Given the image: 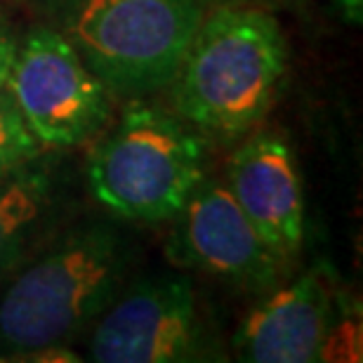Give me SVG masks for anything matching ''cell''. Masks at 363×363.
<instances>
[{
  "label": "cell",
  "instance_id": "1",
  "mask_svg": "<svg viewBox=\"0 0 363 363\" xmlns=\"http://www.w3.org/2000/svg\"><path fill=\"white\" fill-rule=\"evenodd\" d=\"M135 259V245L118 224L90 220L64 229L7 279L0 295V361L71 345L125 288Z\"/></svg>",
  "mask_w": 363,
  "mask_h": 363
},
{
  "label": "cell",
  "instance_id": "13",
  "mask_svg": "<svg viewBox=\"0 0 363 363\" xmlns=\"http://www.w3.org/2000/svg\"><path fill=\"white\" fill-rule=\"evenodd\" d=\"M337 5L340 14L345 17L347 24L361 26L363 24V0H333Z\"/></svg>",
  "mask_w": 363,
  "mask_h": 363
},
{
  "label": "cell",
  "instance_id": "6",
  "mask_svg": "<svg viewBox=\"0 0 363 363\" xmlns=\"http://www.w3.org/2000/svg\"><path fill=\"white\" fill-rule=\"evenodd\" d=\"M5 90L43 147H81L111 116V92L48 24H35L17 43Z\"/></svg>",
  "mask_w": 363,
  "mask_h": 363
},
{
  "label": "cell",
  "instance_id": "7",
  "mask_svg": "<svg viewBox=\"0 0 363 363\" xmlns=\"http://www.w3.org/2000/svg\"><path fill=\"white\" fill-rule=\"evenodd\" d=\"M168 224L165 257L175 269L215 276L252 293L279 286L286 262L257 234L227 182L206 175Z\"/></svg>",
  "mask_w": 363,
  "mask_h": 363
},
{
  "label": "cell",
  "instance_id": "4",
  "mask_svg": "<svg viewBox=\"0 0 363 363\" xmlns=\"http://www.w3.org/2000/svg\"><path fill=\"white\" fill-rule=\"evenodd\" d=\"M48 26L67 38L111 97L168 90L206 12L203 0H45Z\"/></svg>",
  "mask_w": 363,
  "mask_h": 363
},
{
  "label": "cell",
  "instance_id": "2",
  "mask_svg": "<svg viewBox=\"0 0 363 363\" xmlns=\"http://www.w3.org/2000/svg\"><path fill=\"white\" fill-rule=\"evenodd\" d=\"M288 74L279 19L257 5L229 0L203 12L175 78L172 111L215 140H241L269 113Z\"/></svg>",
  "mask_w": 363,
  "mask_h": 363
},
{
  "label": "cell",
  "instance_id": "8",
  "mask_svg": "<svg viewBox=\"0 0 363 363\" xmlns=\"http://www.w3.org/2000/svg\"><path fill=\"white\" fill-rule=\"evenodd\" d=\"M231 337L238 361L314 363L325 361L335 335V295L321 269L267 290Z\"/></svg>",
  "mask_w": 363,
  "mask_h": 363
},
{
  "label": "cell",
  "instance_id": "5",
  "mask_svg": "<svg viewBox=\"0 0 363 363\" xmlns=\"http://www.w3.org/2000/svg\"><path fill=\"white\" fill-rule=\"evenodd\" d=\"M88 359L94 363H191L224 357L201 314L194 281L177 269L125 283L92 325Z\"/></svg>",
  "mask_w": 363,
  "mask_h": 363
},
{
  "label": "cell",
  "instance_id": "15",
  "mask_svg": "<svg viewBox=\"0 0 363 363\" xmlns=\"http://www.w3.org/2000/svg\"><path fill=\"white\" fill-rule=\"evenodd\" d=\"M10 3H21V0H10Z\"/></svg>",
  "mask_w": 363,
  "mask_h": 363
},
{
  "label": "cell",
  "instance_id": "11",
  "mask_svg": "<svg viewBox=\"0 0 363 363\" xmlns=\"http://www.w3.org/2000/svg\"><path fill=\"white\" fill-rule=\"evenodd\" d=\"M43 144L21 118L12 94L0 90V177L43 154Z\"/></svg>",
  "mask_w": 363,
  "mask_h": 363
},
{
  "label": "cell",
  "instance_id": "10",
  "mask_svg": "<svg viewBox=\"0 0 363 363\" xmlns=\"http://www.w3.org/2000/svg\"><path fill=\"white\" fill-rule=\"evenodd\" d=\"M26 161L0 177V286L52 234L62 182L50 161Z\"/></svg>",
  "mask_w": 363,
  "mask_h": 363
},
{
  "label": "cell",
  "instance_id": "3",
  "mask_svg": "<svg viewBox=\"0 0 363 363\" xmlns=\"http://www.w3.org/2000/svg\"><path fill=\"white\" fill-rule=\"evenodd\" d=\"M208 147L196 128L147 97L130 99L88 158V189L123 222L165 224L208 175Z\"/></svg>",
  "mask_w": 363,
  "mask_h": 363
},
{
  "label": "cell",
  "instance_id": "9",
  "mask_svg": "<svg viewBox=\"0 0 363 363\" xmlns=\"http://www.w3.org/2000/svg\"><path fill=\"white\" fill-rule=\"evenodd\" d=\"M227 186L264 243L283 262L304 243V194L288 140L274 130H255L227 161Z\"/></svg>",
  "mask_w": 363,
  "mask_h": 363
},
{
  "label": "cell",
  "instance_id": "12",
  "mask_svg": "<svg viewBox=\"0 0 363 363\" xmlns=\"http://www.w3.org/2000/svg\"><path fill=\"white\" fill-rule=\"evenodd\" d=\"M17 38L12 35V31L7 26L0 24V90H5L7 78H10L14 55H17Z\"/></svg>",
  "mask_w": 363,
  "mask_h": 363
},
{
  "label": "cell",
  "instance_id": "14",
  "mask_svg": "<svg viewBox=\"0 0 363 363\" xmlns=\"http://www.w3.org/2000/svg\"><path fill=\"white\" fill-rule=\"evenodd\" d=\"M217 3H229V0H203V5H217Z\"/></svg>",
  "mask_w": 363,
  "mask_h": 363
}]
</instances>
